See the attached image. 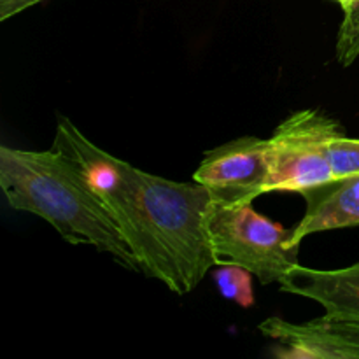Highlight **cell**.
<instances>
[{
    "mask_svg": "<svg viewBox=\"0 0 359 359\" xmlns=\"http://www.w3.org/2000/svg\"><path fill=\"white\" fill-rule=\"evenodd\" d=\"M305 214L291 230V244L300 245L309 235L359 226V175L335 177L300 193Z\"/></svg>",
    "mask_w": 359,
    "mask_h": 359,
    "instance_id": "cell-7",
    "label": "cell"
},
{
    "mask_svg": "<svg viewBox=\"0 0 359 359\" xmlns=\"http://www.w3.org/2000/svg\"><path fill=\"white\" fill-rule=\"evenodd\" d=\"M279 284L284 293L318 302L328 314L359 318V262L339 270L297 265Z\"/></svg>",
    "mask_w": 359,
    "mask_h": 359,
    "instance_id": "cell-8",
    "label": "cell"
},
{
    "mask_svg": "<svg viewBox=\"0 0 359 359\" xmlns=\"http://www.w3.org/2000/svg\"><path fill=\"white\" fill-rule=\"evenodd\" d=\"M46 2V0H0V21H7L9 18L37 6V4Z\"/></svg>",
    "mask_w": 359,
    "mask_h": 359,
    "instance_id": "cell-12",
    "label": "cell"
},
{
    "mask_svg": "<svg viewBox=\"0 0 359 359\" xmlns=\"http://www.w3.org/2000/svg\"><path fill=\"white\" fill-rule=\"evenodd\" d=\"M356 13H359V7H358V9H356V11H354V13H351V14H349V16H353V14H356ZM344 18H347V16H344Z\"/></svg>",
    "mask_w": 359,
    "mask_h": 359,
    "instance_id": "cell-14",
    "label": "cell"
},
{
    "mask_svg": "<svg viewBox=\"0 0 359 359\" xmlns=\"http://www.w3.org/2000/svg\"><path fill=\"white\" fill-rule=\"evenodd\" d=\"M212 196L205 186L147 174L125 161L123 182L104 200L140 273L175 294L191 293L216 265L207 231Z\"/></svg>",
    "mask_w": 359,
    "mask_h": 359,
    "instance_id": "cell-1",
    "label": "cell"
},
{
    "mask_svg": "<svg viewBox=\"0 0 359 359\" xmlns=\"http://www.w3.org/2000/svg\"><path fill=\"white\" fill-rule=\"evenodd\" d=\"M342 132L337 119L305 109L284 119L269 139L265 193H302L335 179L330 142Z\"/></svg>",
    "mask_w": 359,
    "mask_h": 359,
    "instance_id": "cell-4",
    "label": "cell"
},
{
    "mask_svg": "<svg viewBox=\"0 0 359 359\" xmlns=\"http://www.w3.org/2000/svg\"><path fill=\"white\" fill-rule=\"evenodd\" d=\"M0 188L14 210L48 221L70 244L91 245L140 273L139 262L76 165L56 149L0 147Z\"/></svg>",
    "mask_w": 359,
    "mask_h": 359,
    "instance_id": "cell-2",
    "label": "cell"
},
{
    "mask_svg": "<svg viewBox=\"0 0 359 359\" xmlns=\"http://www.w3.org/2000/svg\"><path fill=\"white\" fill-rule=\"evenodd\" d=\"M214 283L221 297L228 302H233L242 309H251L255 305L252 273L244 266L219 265L214 272Z\"/></svg>",
    "mask_w": 359,
    "mask_h": 359,
    "instance_id": "cell-9",
    "label": "cell"
},
{
    "mask_svg": "<svg viewBox=\"0 0 359 359\" xmlns=\"http://www.w3.org/2000/svg\"><path fill=\"white\" fill-rule=\"evenodd\" d=\"M330 165L335 177L359 175V139H349L342 132L330 142Z\"/></svg>",
    "mask_w": 359,
    "mask_h": 359,
    "instance_id": "cell-10",
    "label": "cell"
},
{
    "mask_svg": "<svg viewBox=\"0 0 359 359\" xmlns=\"http://www.w3.org/2000/svg\"><path fill=\"white\" fill-rule=\"evenodd\" d=\"M266 147L269 139L248 135L207 151L193 181L205 186L217 203H252L265 195L269 179Z\"/></svg>",
    "mask_w": 359,
    "mask_h": 359,
    "instance_id": "cell-5",
    "label": "cell"
},
{
    "mask_svg": "<svg viewBox=\"0 0 359 359\" xmlns=\"http://www.w3.org/2000/svg\"><path fill=\"white\" fill-rule=\"evenodd\" d=\"M333 2L339 4L340 9L344 11V16H349L359 7V0H333Z\"/></svg>",
    "mask_w": 359,
    "mask_h": 359,
    "instance_id": "cell-13",
    "label": "cell"
},
{
    "mask_svg": "<svg viewBox=\"0 0 359 359\" xmlns=\"http://www.w3.org/2000/svg\"><path fill=\"white\" fill-rule=\"evenodd\" d=\"M359 56V13L344 18L337 39V58L344 67L353 65Z\"/></svg>",
    "mask_w": 359,
    "mask_h": 359,
    "instance_id": "cell-11",
    "label": "cell"
},
{
    "mask_svg": "<svg viewBox=\"0 0 359 359\" xmlns=\"http://www.w3.org/2000/svg\"><path fill=\"white\" fill-rule=\"evenodd\" d=\"M207 231L216 265H238L262 284L280 283L298 262L291 230L256 212L252 203L224 205L210 202Z\"/></svg>",
    "mask_w": 359,
    "mask_h": 359,
    "instance_id": "cell-3",
    "label": "cell"
},
{
    "mask_svg": "<svg viewBox=\"0 0 359 359\" xmlns=\"http://www.w3.org/2000/svg\"><path fill=\"white\" fill-rule=\"evenodd\" d=\"M273 354L287 359H359V318L326 312L309 323L270 318L259 325Z\"/></svg>",
    "mask_w": 359,
    "mask_h": 359,
    "instance_id": "cell-6",
    "label": "cell"
}]
</instances>
